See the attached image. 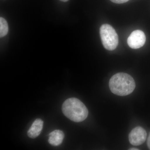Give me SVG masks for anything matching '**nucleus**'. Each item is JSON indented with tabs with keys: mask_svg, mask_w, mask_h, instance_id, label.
Returning a JSON list of instances; mask_svg holds the SVG:
<instances>
[{
	"mask_svg": "<svg viewBox=\"0 0 150 150\" xmlns=\"http://www.w3.org/2000/svg\"><path fill=\"white\" fill-rule=\"evenodd\" d=\"M109 86L110 90L114 94L126 96L133 92L136 87V83L130 75L118 73L110 78Z\"/></svg>",
	"mask_w": 150,
	"mask_h": 150,
	"instance_id": "f257e3e1",
	"label": "nucleus"
},
{
	"mask_svg": "<svg viewBox=\"0 0 150 150\" xmlns=\"http://www.w3.org/2000/svg\"><path fill=\"white\" fill-rule=\"evenodd\" d=\"M62 110L66 117L76 122L84 121L88 114L85 105L75 98H68L65 100L62 105Z\"/></svg>",
	"mask_w": 150,
	"mask_h": 150,
	"instance_id": "f03ea898",
	"label": "nucleus"
},
{
	"mask_svg": "<svg viewBox=\"0 0 150 150\" xmlns=\"http://www.w3.org/2000/svg\"><path fill=\"white\" fill-rule=\"evenodd\" d=\"M100 34L103 45L105 49L112 51L118 44V37L115 30L109 24H105L100 28Z\"/></svg>",
	"mask_w": 150,
	"mask_h": 150,
	"instance_id": "7ed1b4c3",
	"label": "nucleus"
},
{
	"mask_svg": "<svg viewBox=\"0 0 150 150\" xmlns=\"http://www.w3.org/2000/svg\"><path fill=\"white\" fill-rule=\"evenodd\" d=\"M146 41V37L143 31L139 30L131 33L127 40L129 47L133 49H138L144 46Z\"/></svg>",
	"mask_w": 150,
	"mask_h": 150,
	"instance_id": "20e7f679",
	"label": "nucleus"
},
{
	"mask_svg": "<svg viewBox=\"0 0 150 150\" xmlns=\"http://www.w3.org/2000/svg\"><path fill=\"white\" fill-rule=\"evenodd\" d=\"M146 137V130L140 126H138L133 129L129 134V142L134 146H139L144 143Z\"/></svg>",
	"mask_w": 150,
	"mask_h": 150,
	"instance_id": "39448f33",
	"label": "nucleus"
},
{
	"mask_svg": "<svg viewBox=\"0 0 150 150\" xmlns=\"http://www.w3.org/2000/svg\"><path fill=\"white\" fill-rule=\"evenodd\" d=\"M43 122L42 120L39 118L36 119L28 131V137L32 139L38 137L43 129Z\"/></svg>",
	"mask_w": 150,
	"mask_h": 150,
	"instance_id": "423d86ee",
	"label": "nucleus"
},
{
	"mask_svg": "<svg viewBox=\"0 0 150 150\" xmlns=\"http://www.w3.org/2000/svg\"><path fill=\"white\" fill-rule=\"evenodd\" d=\"M64 138V134L63 131L56 130L49 134L48 142L52 146H58L62 144Z\"/></svg>",
	"mask_w": 150,
	"mask_h": 150,
	"instance_id": "0eeeda50",
	"label": "nucleus"
},
{
	"mask_svg": "<svg viewBox=\"0 0 150 150\" xmlns=\"http://www.w3.org/2000/svg\"><path fill=\"white\" fill-rule=\"evenodd\" d=\"M8 31V26L6 21L2 17L0 18V36H6Z\"/></svg>",
	"mask_w": 150,
	"mask_h": 150,
	"instance_id": "6e6552de",
	"label": "nucleus"
},
{
	"mask_svg": "<svg viewBox=\"0 0 150 150\" xmlns=\"http://www.w3.org/2000/svg\"><path fill=\"white\" fill-rule=\"evenodd\" d=\"M110 1L115 4H121L127 2L129 0H110Z\"/></svg>",
	"mask_w": 150,
	"mask_h": 150,
	"instance_id": "1a4fd4ad",
	"label": "nucleus"
},
{
	"mask_svg": "<svg viewBox=\"0 0 150 150\" xmlns=\"http://www.w3.org/2000/svg\"><path fill=\"white\" fill-rule=\"evenodd\" d=\"M147 144L148 148H149V149L150 150V133L149 135V137H148Z\"/></svg>",
	"mask_w": 150,
	"mask_h": 150,
	"instance_id": "9d476101",
	"label": "nucleus"
},
{
	"mask_svg": "<svg viewBox=\"0 0 150 150\" xmlns=\"http://www.w3.org/2000/svg\"><path fill=\"white\" fill-rule=\"evenodd\" d=\"M130 150H139V149H136V148H131V149H130Z\"/></svg>",
	"mask_w": 150,
	"mask_h": 150,
	"instance_id": "9b49d317",
	"label": "nucleus"
},
{
	"mask_svg": "<svg viewBox=\"0 0 150 150\" xmlns=\"http://www.w3.org/2000/svg\"><path fill=\"white\" fill-rule=\"evenodd\" d=\"M61 1L64 2H66L68 1L69 0H60Z\"/></svg>",
	"mask_w": 150,
	"mask_h": 150,
	"instance_id": "f8f14e48",
	"label": "nucleus"
}]
</instances>
